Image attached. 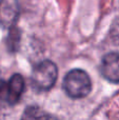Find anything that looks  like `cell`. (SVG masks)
I'll return each instance as SVG.
<instances>
[{
  "label": "cell",
  "instance_id": "obj_1",
  "mask_svg": "<svg viewBox=\"0 0 119 120\" xmlns=\"http://www.w3.org/2000/svg\"><path fill=\"white\" fill-rule=\"evenodd\" d=\"M63 89L67 96L74 99H79L90 94L92 81L84 71L75 68L65 75L63 79Z\"/></svg>",
  "mask_w": 119,
  "mask_h": 120
},
{
  "label": "cell",
  "instance_id": "obj_2",
  "mask_svg": "<svg viewBox=\"0 0 119 120\" xmlns=\"http://www.w3.org/2000/svg\"><path fill=\"white\" fill-rule=\"evenodd\" d=\"M57 66L50 60H43L36 64L32 72V84L38 91H48L57 80Z\"/></svg>",
  "mask_w": 119,
  "mask_h": 120
},
{
  "label": "cell",
  "instance_id": "obj_3",
  "mask_svg": "<svg viewBox=\"0 0 119 120\" xmlns=\"http://www.w3.org/2000/svg\"><path fill=\"white\" fill-rule=\"evenodd\" d=\"M23 91H24V80L21 75L15 74L11 77L6 84H2V87L0 90V98L10 105H13L19 101Z\"/></svg>",
  "mask_w": 119,
  "mask_h": 120
},
{
  "label": "cell",
  "instance_id": "obj_4",
  "mask_svg": "<svg viewBox=\"0 0 119 120\" xmlns=\"http://www.w3.org/2000/svg\"><path fill=\"white\" fill-rule=\"evenodd\" d=\"M19 3L17 0H0V25L11 29L19 17Z\"/></svg>",
  "mask_w": 119,
  "mask_h": 120
},
{
  "label": "cell",
  "instance_id": "obj_5",
  "mask_svg": "<svg viewBox=\"0 0 119 120\" xmlns=\"http://www.w3.org/2000/svg\"><path fill=\"white\" fill-rule=\"evenodd\" d=\"M100 72L107 80L119 83V53L112 52L101 60Z\"/></svg>",
  "mask_w": 119,
  "mask_h": 120
},
{
  "label": "cell",
  "instance_id": "obj_6",
  "mask_svg": "<svg viewBox=\"0 0 119 120\" xmlns=\"http://www.w3.org/2000/svg\"><path fill=\"white\" fill-rule=\"evenodd\" d=\"M52 116L45 113L42 109L36 105L26 108L23 112L20 120H51Z\"/></svg>",
  "mask_w": 119,
  "mask_h": 120
},
{
  "label": "cell",
  "instance_id": "obj_7",
  "mask_svg": "<svg viewBox=\"0 0 119 120\" xmlns=\"http://www.w3.org/2000/svg\"><path fill=\"white\" fill-rule=\"evenodd\" d=\"M19 40H20V32L17 27H11L10 35L7 38V45L11 51H16L18 49Z\"/></svg>",
  "mask_w": 119,
  "mask_h": 120
},
{
  "label": "cell",
  "instance_id": "obj_8",
  "mask_svg": "<svg viewBox=\"0 0 119 120\" xmlns=\"http://www.w3.org/2000/svg\"><path fill=\"white\" fill-rule=\"evenodd\" d=\"M1 87H2V81H1V79H0V90H1Z\"/></svg>",
  "mask_w": 119,
  "mask_h": 120
},
{
  "label": "cell",
  "instance_id": "obj_9",
  "mask_svg": "<svg viewBox=\"0 0 119 120\" xmlns=\"http://www.w3.org/2000/svg\"><path fill=\"white\" fill-rule=\"evenodd\" d=\"M51 120H58V119H57V118H55V117H53V116H52V119H51Z\"/></svg>",
  "mask_w": 119,
  "mask_h": 120
}]
</instances>
